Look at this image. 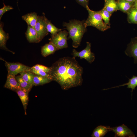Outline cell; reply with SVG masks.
I'll list each match as a JSON object with an SVG mask.
<instances>
[{"label":"cell","instance_id":"6da1fadb","mask_svg":"<svg viewBox=\"0 0 137 137\" xmlns=\"http://www.w3.org/2000/svg\"><path fill=\"white\" fill-rule=\"evenodd\" d=\"M74 58L59 59L50 67L49 73L52 80L57 82L63 90L81 85L83 68Z\"/></svg>","mask_w":137,"mask_h":137},{"label":"cell","instance_id":"7a4b0ae2","mask_svg":"<svg viewBox=\"0 0 137 137\" xmlns=\"http://www.w3.org/2000/svg\"><path fill=\"white\" fill-rule=\"evenodd\" d=\"M84 20L80 21L74 19L69 20L68 23H63V26L65 27L68 31V40L72 39L74 48H77L80 45L83 36L87 31V27L84 24Z\"/></svg>","mask_w":137,"mask_h":137},{"label":"cell","instance_id":"3957f363","mask_svg":"<svg viewBox=\"0 0 137 137\" xmlns=\"http://www.w3.org/2000/svg\"><path fill=\"white\" fill-rule=\"evenodd\" d=\"M86 9L88 13V16L85 21L84 24L86 27L92 26L94 27L99 30L104 31L110 28V26L107 25L103 21L99 11H94L91 10L88 6Z\"/></svg>","mask_w":137,"mask_h":137},{"label":"cell","instance_id":"277c9868","mask_svg":"<svg viewBox=\"0 0 137 137\" xmlns=\"http://www.w3.org/2000/svg\"><path fill=\"white\" fill-rule=\"evenodd\" d=\"M68 32L65 30H61L55 35L51 36L49 43L53 44L57 50L68 47L67 42Z\"/></svg>","mask_w":137,"mask_h":137},{"label":"cell","instance_id":"5b68a950","mask_svg":"<svg viewBox=\"0 0 137 137\" xmlns=\"http://www.w3.org/2000/svg\"><path fill=\"white\" fill-rule=\"evenodd\" d=\"M86 47L80 52H78L75 49H73L72 54L73 57H80L81 59H84L89 63L91 64L94 60L95 54L91 51V44L89 42H86Z\"/></svg>","mask_w":137,"mask_h":137},{"label":"cell","instance_id":"8992f818","mask_svg":"<svg viewBox=\"0 0 137 137\" xmlns=\"http://www.w3.org/2000/svg\"><path fill=\"white\" fill-rule=\"evenodd\" d=\"M42 14V15H38L37 20L35 27L39 42L45 37L48 35L49 33L46 27L44 19L45 14L44 13Z\"/></svg>","mask_w":137,"mask_h":137},{"label":"cell","instance_id":"52a82bcc","mask_svg":"<svg viewBox=\"0 0 137 137\" xmlns=\"http://www.w3.org/2000/svg\"><path fill=\"white\" fill-rule=\"evenodd\" d=\"M8 71V75L15 76L23 72L30 71L31 67L19 63H11L5 61Z\"/></svg>","mask_w":137,"mask_h":137},{"label":"cell","instance_id":"ba28073f","mask_svg":"<svg viewBox=\"0 0 137 137\" xmlns=\"http://www.w3.org/2000/svg\"><path fill=\"white\" fill-rule=\"evenodd\" d=\"M111 130L115 133V137H135L132 131L126 126L123 124L121 125L111 128Z\"/></svg>","mask_w":137,"mask_h":137},{"label":"cell","instance_id":"9c48e42d","mask_svg":"<svg viewBox=\"0 0 137 137\" xmlns=\"http://www.w3.org/2000/svg\"><path fill=\"white\" fill-rule=\"evenodd\" d=\"M4 87L15 92L18 90L23 89L17 81L15 76L10 75H8Z\"/></svg>","mask_w":137,"mask_h":137},{"label":"cell","instance_id":"30bf717a","mask_svg":"<svg viewBox=\"0 0 137 137\" xmlns=\"http://www.w3.org/2000/svg\"><path fill=\"white\" fill-rule=\"evenodd\" d=\"M3 23L0 22V47L1 49L9 51L14 53L13 52L10 50L6 47V43L7 40L9 38L8 33H6L4 30Z\"/></svg>","mask_w":137,"mask_h":137},{"label":"cell","instance_id":"8fae6325","mask_svg":"<svg viewBox=\"0 0 137 137\" xmlns=\"http://www.w3.org/2000/svg\"><path fill=\"white\" fill-rule=\"evenodd\" d=\"M125 53L127 56L133 57L134 63H137V39L133 40L131 42Z\"/></svg>","mask_w":137,"mask_h":137},{"label":"cell","instance_id":"7c38bea8","mask_svg":"<svg viewBox=\"0 0 137 137\" xmlns=\"http://www.w3.org/2000/svg\"><path fill=\"white\" fill-rule=\"evenodd\" d=\"M25 34L26 39L29 42H39L36 31L32 27L27 25V29Z\"/></svg>","mask_w":137,"mask_h":137},{"label":"cell","instance_id":"4fadbf2b","mask_svg":"<svg viewBox=\"0 0 137 137\" xmlns=\"http://www.w3.org/2000/svg\"><path fill=\"white\" fill-rule=\"evenodd\" d=\"M38 15L35 12H31L23 15L22 18L27 23L35 28V26L37 22Z\"/></svg>","mask_w":137,"mask_h":137},{"label":"cell","instance_id":"5bb4252c","mask_svg":"<svg viewBox=\"0 0 137 137\" xmlns=\"http://www.w3.org/2000/svg\"><path fill=\"white\" fill-rule=\"evenodd\" d=\"M15 92L20 98L23 106L25 114H26L27 107L29 100V92L24 89L18 90Z\"/></svg>","mask_w":137,"mask_h":137},{"label":"cell","instance_id":"9a60e30c","mask_svg":"<svg viewBox=\"0 0 137 137\" xmlns=\"http://www.w3.org/2000/svg\"><path fill=\"white\" fill-rule=\"evenodd\" d=\"M111 131L109 126H99L94 130L91 135L92 137H102L108 132Z\"/></svg>","mask_w":137,"mask_h":137},{"label":"cell","instance_id":"2e32d148","mask_svg":"<svg viewBox=\"0 0 137 137\" xmlns=\"http://www.w3.org/2000/svg\"><path fill=\"white\" fill-rule=\"evenodd\" d=\"M116 2L119 10L127 13L133 8L134 3L124 0H117Z\"/></svg>","mask_w":137,"mask_h":137},{"label":"cell","instance_id":"e0dca14e","mask_svg":"<svg viewBox=\"0 0 137 137\" xmlns=\"http://www.w3.org/2000/svg\"><path fill=\"white\" fill-rule=\"evenodd\" d=\"M57 50L55 47L52 43H49L45 44L41 48V54L43 56L46 57L53 54Z\"/></svg>","mask_w":137,"mask_h":137},{"label":"cell","instance_id":"ac0fdd59","mask_svg":"<svg viewBox=\"0 0 137 137\" xmlns=\"http://www.w3.org/2000/svg\"><path fill=\"white\" fill-rule=\"evenodd\" d=\"M53 81L49 78L34 74L33 86L42 85Z\"/></svg>","mask_w":137,"mask_h":137},{"label":"cell","instance_id":"d6986e66","mask_svg":"<svg viewBox=\"0 0 137 137\" xmlns=\"http://www.w3.org/2000/svg\"><path fill=\"white\" fill-rule=\"evenodd\" d=\"M44 19L47 29L48 31L51 34V36H54L58 32L64 29H59L56 27L50 21L48 20L44 16Z\"/></svg>","mask_w":137,"mask_h":137},{"label":"cell","instance_id":"ffe728a7","mask_svg":"<svg viewBox=\"0 0 137 137\" xmlns=\"http://www.w3.org/2000/svg\"><path fill=\"white\" fill-rule=\"evenodd\" d=\"M103 8L112 14L119 10L116 1L115 0H109L105 3L104 6Z\"/></svg>","mask_w":137,"mask_h":137},{"label":"cell","instance_id":"44dd1931","mask_svg":"<svg viewBox=\"0 0 137 137\" xmlns=\"http://www.w3.org/2000/svg\"><path fill=\"white\" fill-rule=\"evenodd\" d=\"M126 85L127 86V88L131 89L132 90V92L133 90H134L135 87L137 86V76L133 75L131 78L129 79L128 82L127 83L117 86L113 87L110 88L104 89L103 90H106L115 88H118L120 87Z\"/></svg>","mask_w":137,"mask_h":137},{"label":"cell","instance_id":"7402d4cb","mask_svg":"<svg viewBox=\"0 0 137 137\" xmlns=\"http://www.w3.org/2000/svg\"><path fill=\"white\" fill-rule=\"evenodd\" d=\"M20 74L24 80L33 86L34 73L30 71L21 72Z\"/></svg>","mask_w":137,"mask_h":137},{"label":"cell","instance_id":"603a6c76","mask_svg":"<svg viewBox=\"0 0 137 137\" xmlns=\"http://www.w3.org/2000/svg\"><path fill=\"white\" fill-rule=\"evenodd\" d=\"M127 14L128 22L130 23L137 24V8L133 7Z\"/></svg>","mask_w":137,"mask_h":137},{"label":"cell","instance_id":"cb8c5ba5","mask_svg":"<svg viewBox=\"0 0 137 137\" xmlns=\"http://www.w3.org/2000/svg\"><path fill=\"white\" fill-rule=\"evenodd\" d=\"M15 78L21 87L29 92L33 86L24 80L20 75L15 77Z\"/></svg>","mask_w":137,"mask_h":137},{"label":"cell","instance_id":"d4e9b609","mask_svg":"<svg viewBox=\"0 0 137 137\" xmlns=\"http://www.w3.org/2000/svg\"><path fill=\"white\" fill-rule=\"evenodd\" d=\"M99 11L105 23L110 26V18L112 14L103 8Z\"/></svg>","mask_w":137,"mask_h":137},{"label":"cell","instance_id":"484cf974","mask_svg":"<svg viewBox=\"0 0 137 137\" xmlns=\"http://www.w3.org/2000/svg\"><path fill=\"white\" fill-rule=\"evenodd\" d=\"M31 70L42 71L49 73L50 71V67L37 64L31 67Z\"/></svg>","mask_w":137,"mask_h":137},{"label":"cell","instance_id":"4316f807","mask_svg":"<svg viewBox=\"0 0 137 137\" xmlns=\"http://www.w3.org/2000/svg\"><path fill=\"white\" fill-rule=\"evenodd\" d=\"M4 6L0 9V20L3 15L6 12L12 10L13 8L11 6L9 5H6L4 3H3Z\"/></svg>","mask_w":137,"mask_h":137},{"label":"cell","instance_id":"83f0119b","mask_svg":"<svg viewBox=\"0 0 137 137\" xmlns=\"http://www.w3.org/2000/svg\"><path fill=\"white\" fill-rule=\"evenodd\" d=\"M31 71L35 74L39 75L44 77H47L50 78L52 79L50 77V76L49 74L44 71H42L35 70H31Z\"/></svg>","mask_w":137,"mask_h":137},{"label":"cell","instance_id":"f1b7e54d","mask_svg":"<svg viewBox=\"0 0 137 137\" xmlns=\"http://www.w3.org/2000/svg\"><path fill=\"white\" fill-rule=\"evenodd\" d=\"M80 5L86 8L88 6L89 0H75Z\"/></svg>","mask_w":137,"mask_h":137},{"label":"cell","instance_id":"f546056e","mask_svg":"<svg viewBox=\"0 0 137 137\" xmlns=\"http://www.w3.org/2000/svg\"><path fill=\"white\" fill-rule=\"evenodd\" d=\"M129 2L134 3L136 2L137 0H124Z\"/></svg>","mask_w":137,"mask_h":137},{"label":"cell","instance_id":"4dcf8cb0","mask_svg":"<svg viewBox=\"0 0 137 137\" xmlns=\"http://www.w3.org/2000/svg\"><path fill=\"white\" fill-rule=\"evenodd\" d=\"M133 7L137 8V1L134 3Z\"/></svg>","mask_w":137,"mask_h":137},{"label":"cell","instance_id":"1f68e13d","mask_svg":"<svg viewBox=\"0 0 137 137\" xmlns=\"http://www.w3.org/2000/svg\"><path fill=\"white\" fill-rule=\"evenodd\" d=\"M109 0H105V3H106L109 1Z\"/></svg>","mask_w":137,"mask_h":137},{"label":"cell","instance_id":"d6a6232c","mask_svg":"<svg viewBox=\"0 0 137 137\" xmlns=\"http://www.w3.org/2000/svg\"></svg>","mask_w":137,"mask_h":137},{"label":"cell","instance_id":"836d02e7","mask_svg":"<svg viewBox=\"0 0 137 137\" xmlns=\"http://www.w3.org/2000/svg\"></svg>","mask_w":137,"mask_h":137}]
</instances>
